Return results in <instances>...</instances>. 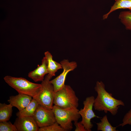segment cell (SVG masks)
<instances>
[{"label": "cell", "instance_id": "obj_1", "mask_svg": "<svg viewBox=\"0 0 131 131\" xmlns=\"http://www.w3.org/2000/svg\"><path fill=\"white\" fill-rule=\"evenodd\" d=\"M95 90L97 94L93 104L95 110L104 111L106 113L109 112L114 116L117 113L120 106H124L123 101L115 98L112 94L106 90L105 86L102 82H97Z\"/></svg>", "mask_w": 131, "mask_h": 131}, {"label": "cell", "instance_id": "obj_2", "mask_svg": "<svg viewBox=\"0 0 131 131\" xmlns=\"http://www.w3.org/2000/svg\"><path fill=\"white\" fill-rule=\"evenodd\" d=\"M52 110L56 122L65 131L71 130L72 122H77L81 116L76 108H63L54 105Z\"/></svg>", "mask_w": 131, "mask_h": 131}, {"label": "cell", "instance_id": "obj_3", "mask_svg": "<svg viewBox=\"0 0 131 131\" xmlns=\"http://www.w3.org/2000/svg\"><path fill=\"white\" fill-rule=\"evenodd\" d=\"M5 82L19 93L25 94L33 98L38 93L41 84L31 82L22 77L7 75L4 78Z\"/></svg>", "mask_w": 131, "mask_h": 131}, {"label": "cell", "instance_id": "obj_4", "mask_svg": "<svg viewBox=\"0 0 131 131\" xmlns=\"http://www.w3.org/2000/svg\"><path fill=\"white\" fill-rule=\"evenodd\" d=\"M78 101L74 91L69 85H65L62 89L54 93L53 104L60 108H77Z\"/></svg>", "mask_w": 131, "mask_h": 131}, {"label": "cell", "instance_id": "obj_5", "mask_svg": "<svg viewBox=\"0 0 131 131\" xmlns=\"http://www.w3.org/2000/svg\"><path fill=\"white\" fill-rule=\"evenodd\" d=\"M52 78L48 74L45 76L39 91L33 98L39 105L49 109L53 108L55 93L53 86L50 82Z\"/></svg>", "mask_w": 131, "mask_h": 131}, {"label": "cell", "instance_id": "obj_6", "mask_svg": "<svg viewBox=\"0 0 131 131\" xmlns=\"http://www.w3.org/2000/svg\"><path fill=\"white\" fill-rule=\"evenodd\" d=\"M95 99L93 96L87 97L83 102V108L79 111V113L82 118L80 122L87 131H91L93 127L91 122L92 119L96 117L100 118L96 115L93 110Z\"/></svg>", "mask_w": 131, "mask_h": 131}, {"label": "cell", "instance_id": "obj_7", "mask_svg": "<svg viewBox=\"0 0 131 131\" xmlns=\"http://www.w3.org/2000/svg\"><path fill=\"white\" fill-rule=\"evenodd\" d=\"M33 117L39 128L48 126L56 122L52 109L46 108L40 105Z\"/></svg>", "mask_w": 131, "mask_h": 131}, {"label": "cell", "instance_id": "obj_8", "mask_svg": "<svg viewBox=\"0 0 131 131\" xmlns=\"http://www.w3.org/2000/svg\"><path fill=\"white\" fill-rule=\"evenodd\" d=\"M63 71L59 75L54 79L50 80V82L53 85L54 91L55 92L62 89L65 85L66 76L70 71L76 68L77 63L75 61L69 62L68 60L64 59L60 62Z\"/></svg>", "mask_w": 131, "mask_h": 131}, {"label": "cell", "instance_id": "obj_9", "mask_svg": "<svg viewBox=\"0 0 131 131\" xmlns=\"http://www.w3.org/2000/svg\"><path fill=\"white\" fill-rule=\"evenodd\" d=\"M14 124L18 131H38L39 129L33 117H17Z\"/></svg>", "mask_w": 131, "mask_h": 131}, {"label": "cell", "instance_id": "obj_10", "mask_svg": "<svg viewBox=\"0 0 131 131\" xmlns=\"http://www.w3.org/2000/svg\"><path fill=\"white\" fill-rule=\"evenodd\" d=\"M33 97L30 96L19 93L16 96H10L8 101L13 107L17 108L19 111L24 109L30 103Z\"/></svg>", "mask_w": 131, "mask_h": 131}, {"label": "cell", "instance_id": "obj_11", "mask_svg": "<svg viewBox=\"0 0 131 131\" xmlns=\"http://www.w3.org/2000/svg\"><path fill=\"white\" fill-rule=\"evenodd\" d=\"M48 73L47 61L44 57L41 60V64L38 65L36 69L30 72L28 76L35 82H42L44 79L45 76Z\"/></svg>", "mask_w": 131, "mask_h": 131}, {"label": "cell", "instance_id": "obj_12", "mask_svg": "<svg viewBox=\"0 0 131 131\" xmlns=\"http://www.w3.org/2000/svg\"><path fill=\"white\" fill-rule=\"evenodd\" d=\"M44 54L47 62L48 74L52 77L55 75L58 70L62 68V66L60 63L53 60L52 56L49 52H45Z\"/></svg>", "mask_w": 131, "mask_h": 131}, {"label": "cell", "instance_id": "obj_13", "mask_svg": "<svg viewBox=\"0 0 131 131\" xmlns=\"http://www.w3.org/2000/svg\"><path fill=\"white\" fill-rule=\"evenodd\" d=\"M39 104L34 99H33L28 105L23 109L16 113L18 117H33Z\"/></svg>", "mask_w": 131, "mask_h": 131}, {"label": "cell", "instance_id": "obj_14", "mask_svg": "<svg viewBox=\"0 0 131 131\" xmlns=\"http://www.w3.org/2000/svg\"><path fill=\"white\" fill-rule=\"evenodd\" d=\"M128 9L131 11V0H116L109 11L103 16V19L107 18L113 12L119 9Z\"/></svg>", "mask_w": 131, "mask_h": 131}, {"label": "cell", "instance_id": "obj_15", "mask_svg": "<svg viewBox=\"0 0 131 131\" xmlns=\"http://www.w3.org/2000/svg\"><path fill=\"white\" fill-rule=\"evenodd\" d=\"M13 107L10 104L0 103V122L9 120L12 115Z\"/></svg>", "mask_w": 131, "mask_h": 131}, {"label": "cell", "instance_id": "obj_16", "mask_svg": "<svg viewBox=\"0 0 131 131\" xmlns=\"http://www.w3.org/2000/svg\"><path fill=\"white\" fill-rule=\"evenodd\" d=\"M100 121L96 123L97 130L102 131H117L116 127L112 125L109 122L106 115L100 119Z\"/></svg>", "mask_w": 131, "mask_h": 131}, {"label": "cell", "instance_id": "obj_17", "mask_svg": "<svg viewBox=\"0 0 131 131\" xmlns=\"http://www.w3.org/2000/svg\"><path fill=\"white\" fill-rule=\"evenodd\" d=\"M119 18L126 29L131 30V11H124L120 12Z\"/></svg>", "mask_w": 131, "mask_h": 131}, {"label": "cell", "instance_id": "obj_18", "mask_svg": "<svg viewBox=\"0 0 131 131\" xmlns=\"http://www.w3.org/2000/svg\"><path fill=\"white\" fill-rule=\"evenodd\" d=\"M8 121L0 122V131H18L14 124Z\"/></svg>", "mask_w": 131, "mask_h": 131}, {"label": "cell", "instance_id": "obj_19", "mask_svg": "<svg viewBox=\"0 0 131 131\" xmlns=\"http://www.w3.org/2000/svg\"><path fill=\"white\" fill-rule=\"evenodd\" d=\"M38 131H65L56 122L48 126L39 128Z\"/></svg>", "mask_w": 131, "mask_h": 131}, {"label": "cell", "instance_id": "obj_20", "mask_svg": "<svg viewBox=\"0 0 131 131\" xmlns=\"http://www.w3.org/2000/svg\"><path fill=\"white\" fill-rule=\"evenodd\" d=\"M127 124L131 125V109L124 115L122 123L118 126L123 127Z\"/></svg>", "mask_w": 131, "mask_h": 131}, {"label": "cell", "instance_id": "obj_21", "mask_svg": "<svg viewBox=\"0 0 131 131\" xmlns=\"http://www.w3.org/2000/svg\"><path fill=\"white\" fill-rule=\"evenodd\" d=\"M74 124L76 127L75 131H87L84 126L80 122H74Z\"/></svg>", "mask_w": 131, "mask_h": 131}]
</instances>
